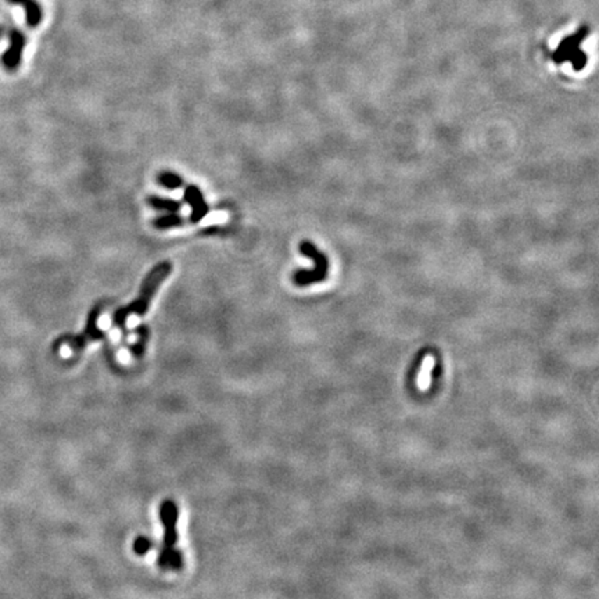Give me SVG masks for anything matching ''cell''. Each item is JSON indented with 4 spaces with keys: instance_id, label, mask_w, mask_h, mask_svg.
Returning <instances> with one entry per match:
<instances>
[{
    "instance_id": "obj_12",
    "label": "cell",
    "mask_w": 599,
    "mask_h": 599,
    "mask_svg": "<svg viewBox=\"0 0 599 599\" xmlns=\"http://www.w3.org/2000/svg\"><path fill=\"white\" fill-rule=\"evenodd\" d=\"M158 184L161 186L170 189V191H175V189H179L184 185V181H182V178L179 175H177L174 172H170V171H165V172H161L158 175Z\"/></svg>"
},
{
    "instance_id": "obj_9",
    "label": "cell",
    "mask_w": 599,
    "mask_h": 599,
    "mask_svg": "<svg viewBox=\"0 0 599 599\" xmlns=\"http://www.w3.org/2000/svg\"><path fill=\"white\" fill-rule=\"evenodd\" d=\"M25 7V17H27V24L29 28H36L41 21H42V7L39 6L38 1L35 0H29L24 4Z\"/></svg>"
},
{
    "instance_id": "obj_1",
    "label": "cell",
    "mask_w": 599,
    "mask_h": 599,
    "mask_svg": "<svg viewBox=\"0 0 599 599\" xmlns=\"http://www.w3.org/2000/svg\"><path fill=\"white\" fill-rule=\"evenodd\" d=\"M171 270H172V266L170 263H161V264L154 266L149 272V275L146 276V279H144V282H143V284L140 287V291H139L136 300L133 303H131L130 305L123 307L118 311H116V314L113 317L114 326H117L118 329L124 331L127 319L131 315H139V317L144 315L147 312V308H149V305L151 303L153 296L157 293V290L161 286V283L170 276Z\"/></svg>"
},
{
    "instance_id": "obj_5",
    "label": "cell",
    "mask_w": 599,
    "mask_h": 599,
    "mask_svg": "<svg viewBox=\"0 0 599 599\" xmlns=\"http://www.w3.org/2000/svg\"><path fill=\"white\" fill-rule=\"evenodd\" d=\"M8 38H10V43L7 50L1 56V63L6 67V69L15 71L21 63L27 39H25V35L18 29H13Z\"/></svg>"
},
{
    "instance_id": "obj_14",
    "label": "cell",
    "mask_w": 599,
    "mask_h": 599,
    "mask_svg": "<svg viewBox=\"0 0 599 599\" xmlns=\"http://www.w3.org/2000/svg\"><path fill=\"white\" fill-rule=\"evenodd\" d=\"M135 552L137 553V555H144V553H147L151 548H153V544H151V541L149 539V538H144V537H139L136 541H135Z\"/></svg>"
},
{
    "instance_id": "obj_13",
    "label": "cell",
    "mask_w": 599,
    "mask_h": 599,
    "mask_svg": "<svg viewBox=\"0 0 599 599\" xmlns=\"http://www.w3.org/2000/svg\"><path fill=\"white\" fill-rule=\"evenodd\" d=\"M136 333H137L139 338H137V341L131 347V352H132V355H135L136 358H140L143 355V352H144V348H146V343H147V338H149V329H147V326L140 325L136 329Z\"/></svg>"
},
{
    "instance_id": "obj_10",
    "label": "cell",
    "mask_w": 599,
    "mask_h": 599,
    "mask_svg": "<svg viewBox=\"0 0 599 599\" xmlns=\"http://www.w3.org/2000/svg\"><path fill=\"white\" fill-rule=\"evenodd\" d=\"M149 204L160 211H168V212H178L182 208V202L172 199H163V198H156L151 196L149 198Z\"/></svg>"
},
{
    "instance_id": "obj_2",
    "label": "cell",
    "mask_w": 599,
    "mask_h": 599,
    "mask_svg": "<svg viewBox=\"0 0 599 599\" xmlns=\"http://www.w3.org/2000/svg\"><path fill=\"white\" fill-rule=\"evenodd\" d=\"M178 508L174 501L167 500L163 502L160 508V518L164 528V538H163V549L158 556V566L163 570H179L184 565L182 555L179 549H177L178 544Z\"/></svg>"
},
{
    "instance_id": "obj_11",
    "label": "cell",
    "mask_w": 599,
    "mask_h": 599,
    "mask_svg": "<svg viewBox=\"0 0 599 599\" xmlns=\"http://www.w3.org/2000/svg\"><path fill=\"white\" fill-rule=\"evenodd\" d=\"M154 228L160 229V230H165L170 228H175V226H181L184 225V218L179 216L177 212H170L168 215L160 216L157 219H154L153 222Z\"/></svg>"
},
{
    "instance_id": "obj_3",
    "label": "cell",
    "mask_w": 599,
    "mask_h": 599,
    "mask_svg": "<svg viewBox=\"0 0 599 599\" xmlns=\"http://www.w3.org/2000/svg\"><path fill=\"white\" fill-rule=\"evenodd\" d=\"M588 34H590V28L587 25H581L573 35L566 36L560 42L558 49L551 55L552 62H555L556 64L570 62L576 71L583 69L587 64L588 59L586 53L580 49V45L588 36Z\"/></svg>"
},
{
    "instance_id": "obj_15",
    "label": "cell",
    "mask_w": 599,
    "mask_h": 599,
    "mask_svg": "<svg viewBox=\"0 0 599 599\" xmlns=\"http://www.w3.org/2000/svg\"><path fill=\"white\" fill-rule=\"evenodd\" d=\"M8 3H13V4H21V6H24L27 1H29V0H7Z\"/></svg>"
},
{
    "instance_id": "obj_8",
    "label": "cell",
    "mask_w": 599,
    "mask_h": 599,
    "mask_svg": "<svg viewBox=\"0 0 599 599\" xmlns=\"http://www.w3.org/2000/svg\"><path fill=\"white\" fill-rule=\"evenodd\" d=\"M436 366V358L434 355L429 354L425 357V359L420 364V368L418 371L416 376V387L419 392H427L432 385V372Z\"/></svg>"
},
{
    "instance_id": "obj_7",
    "label": "cell",
    "mask_w": 599,
    "mask_h": 599,
    "mask_svg": "<svg viewBox=\"0 0 599 599\" xmlns=\"http://www.w3.org/2000/svg\"><path fill=\"white\" fill-rule=\"evenodd\" d=\"M184 200L188 204H191V207H192V214L189 216V221L192 223H198V222H200L208 214V205L204 201V198H202V195H201V192H200L198 186H195V185L188 186L185 189Z\"/></svg>"
},
{
    "instance_id": "obj_6",
    "label": "cell",
    "mask_w": 599,
    "mask_h": 599,
    "mask_svg": "<svg viewBox=\"0 0 599 599\" xmlns=\"http://www.w3.org/2000/svg\"><path fill=\"white\" fill-rule=\"evenodd\" d=\"M102 310H103V305H100V304L92 310V312L88 318V325H86V329H85L83 334L76 336V337H66L64 338L74 350L83 348L86 345V343L90 340H100L104 337V333L97 328V319L102 314Z\"/></svg>"
},
{
    "instance_id": "obj_4",
    "label": "cell",
    "mask_w": 599,
    "mask_h": 599,
    "mask_svg": "<svg viewBox=\"0 0 599 599\" xmlns=\"http://www.w3.org/2000/svg\"><path fill=\"white\" fill-rule=\"evenodd\" d=\"M300 252L314 260L315 268L312 270H297L293 275V282L296 286H308V284H314L317 282H322L326 277L328 273V261L325 259V256L317 250V247L310 243V242H303L300 246Z\"/></svg>"
}]
</instances>
